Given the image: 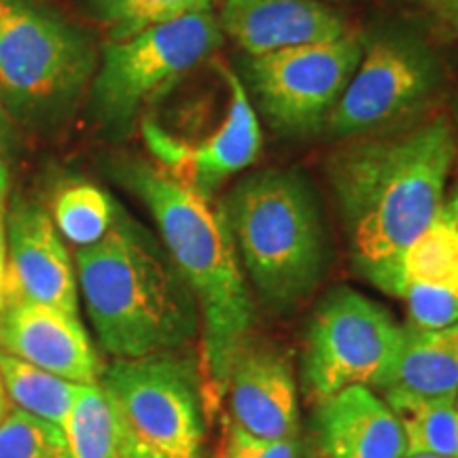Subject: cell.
Instances as JSON below:
<instances>
[{"instance_id":"1","label":"cell","mask_w":458,"mask_h":458,"mask_svg":"<svg viewBox=\"0 0 458 458\" xmlns=\"http://www.w3.org/2000/svg\"><path fill=\"white\" fill-rule=\"evenodd\" d=\"M456 165L450 113L340 142L325 162L354 272L403 297V259L445 198Z\"/></svg>"},{"instance_id":"2","label":"cell","mask_w":458,"mask_h":458,"mask_svg":"<svg viewBox=\"0 0 458 458\" xmlns=\"http://www.w3.org/2000/svg\"><path fill=\"white\" fill-rule=\"evenodd\" d=\"M74 263L91 327L113 359L185 351L196 340V295L164 244L123 210H114L105 238L77 250Z\"/></svg>"},{"instance_id":"3","label":"cell","mask_w":458,"mask_h":458,"mask_svg":"<svg viewBox=\"0 0 458 458\" xmlns=\"http://www.w3.org/2000/svg\"><path fill=\"white\" fill-rule=\"evenodd\" d=\"M114 170L153 215L165 253L196 295L206 368L216 391L223 393L233 360L249 342L255 303L221 206L213 208L210 199L159 164L128 159Z\"/></svg>"},{"instance_id":"4","label":"cell","mask_w":458,"mask_h":458,"mask_svg":"<svg viewBox=\"0 0 458 458\" xmlns=\"http://www.w3.org/2000/svg\"><path fill=\"white\" fill-rule=\"evenodd\" d=\"M219 206L240 267L263 306L284 314L318 289L329 274L331 238L320 199L303 172H250Z\"/></svg>"},{"instance_id":"5","label":"cell","mask_w":458,"mask_h":458,"mask_svg":"<svg viewBox=\"0 0 458 458\" xmlns=\"http://www.w3.org/2000/svg\"><path fill=\"white\" fill-rule=\"evenodd\" d=\"M96 68L94 43L81 28L32 0H0V105L13 122H66Z\"/></svg>"},{"instance_id":"6","label":"cell","mask_w":458,"mask_h":458,"mask_svg":"<svg viewBox=\"0 0 458 458\" xmlns=\"http://www.w3.org/2000/svg\"><path fill=\"white\" fill-rule=\"evenodd\" d=\"M359 66L331 108L323 134L344 142L403 128L435 113L448 83L445 62L422 32L386 24L363 32Z\"/></svg>"},{"instance_id":"7","label":"cell","mask_w":458,"mask_h":458,"mask_svg":"<svg viewBox=\"0 0 458 458\" xmlns=\"http://www.w3.org/2000/svg\"><path fill=\"white\" fill-rule=\"evenodd\" d=\"M221 45L219 17L213 11L148 28L125 41H108L89 83L91 114L108 134L125 136L142 108Z\"/></svg>"},{"instance_id":"8","label":"cell","mask_w":458,"mask_h":458,"mask_svg":"<svg viewBox=\"0 0 458 458\" xmlns=\"http://www.w3.org/2000/svg\"><path fill=\"white\" fill-rule=\"evenodd\" d=\"M98 385L159 458H204V394L191 354L168 351L113 359L102 368Z\"/></svg>"},{"instance_id":"9","label":"cell","mask_w":458,"mask_h":458,"mask_svg":"<svg viewBox=\"0 0 458 458\" xmlns=\"http://www.w3.org/2000/svg\"><path fill=\"white\" fill-rule=\"evenodd\" d=\"M403 327L385 306L351 286L325 293L308 318L303 380L318 401L348 386L385 388L397 363Z\"/></svg>"},{"instance_id":"10","label":"cell","mask_w":458,"mask_h":458,"mask_svg":"<svg viewBox=\"0 0 458 458\" xmlns=\"http://www.w3.org/2000/svg\"><path fill=\"white\" fill-rule=\"evenodd\" d=\"M363 41V32L351 30L329 43L246 55L242 83L280 136L320 134L357 71Z\"/></svg>"},{"instance_id":"11","label":"cell","mask_w":458,"mask_h":458,"mask_svg":"<svg viewBox=\"0 0 458 458\" xmlns=\"http://www.w3.org/2000/svg\"><path fill=\"white\" fill-rule=\"evenodd\" d=\"M32 301L79 317V283L62 236L41 206L21 202L7 216V303Z\"/></svg>"},{"instance_id":"12","label":"cell","mask_w":458,"mask_h":458,"mask_svg":"<svg viewBox=\"0 0 458 458\" xmlns=\"http://www.w3.org/2000/svg\"><path fill=\"white\" fill-rule=\"evenodd\" d=\"M0 351L74 385H94L102 371L81 318L43 303L9 301L4 306Z\"/></svg>"},{"instance_id":"13","label":"cell","mask_w":458,"mask_h":458,"mask_svg":"<svg viewBox=\"0 0 458 458\" xmlns=\"http://www.w3.org/2000/svg\"><path fill=\"white\" fill-rule=\"evenodd\" d=\"M219 26L250 57L329 43L352 30L323 0H223Z\"/></svg>"},{"instance_id":"14","label":"cell","mask_w":458,"mask_h":458,"mask_svg":"<svg viewBox=\"0 0 458 458\" xmlns=\"http://www.w3.org/2000/svg\"><path fill=\"white\" fill-rule=\"evenodd\" d=\"M225 391L233 425L261 439H297V388L283 354L246 342L229 369Z\"/></svg>"},{"instance_id":"15","label":"cell","mask_w":458,"mask_h":458,"mask_svg":"<svg viewBox=\"0 0 458 458\" xmlns=\"http://www.w3.org/2000/svg\"><path fill=\"white\" fill-rule=\"evenodd\" d=\"M317 433L323 458H405L399 418L368 386L318 401Z\"/></svg>"},{"instance_id":"16","label":"cell","mask_w":458,"mask_h":458,"mask_svg":"<svg viewBox=\"0 0 458 458\" xmlns=\"http://www.w3.org/2000/svg\"><path fill=\"white\" fill-rule=\"evenodd\" d=\"M223 79L229 88L227 117L208 139L193 147L185 179L206 199L227 179L249 168L261 153L259 119L242 79L227 68Z\"/></svg>"},{"instance_id":"17","label":"cell","mask_w":458,"mask_h":458,"mask_svg":"<svg viewBox=\"0 0 458 458\" xmlns=\"http://www.w3.org/2000/svg\"><path fill=\"white\" fill-rule=\"evenodd\" d=\"M382 393L437 399L458 393V320L442 329L403 327L393 376Z\"/></svg>"},{"instance_id":"18","label":"cell","mask_w":458,"mask_h":458,"mask_svg":"<svg viewBox=\"0 0 458 458\" xmlns=\"http://www.w3.org/2000/svg\"><path fill=\"white\" fill-rule=\"evenodd\" d=\"M64 433L74 458H159L131 431L98 382L79 386Z\"/></svg>"},{"instance_id":"19","label":"cell","mask_w":458,"mask_h":458,"mask_svg":"<svg viewBox=\"0 0 458 458\" xmlns=\"http://www.w3.org/2000/svg\"><path fill=\"white\" fill-rule=\"evenodd\" d=\"M405 286L458 293V182L445 193L437 215L405 253L403 289Z\"/></svg>"},{"instance_id":"20","label":"cell","mask_w":458,"mask_h":458,"mask_svg":"<svg viewBox=\"0 0 458 458\" xmlns=\"http://www.w3.org/2000/svg\"><path fill=\"white\" fill-rule=\"evenodd\" d=\"M385 401L403 428L405 458L416 454L458 458L456 397L422 399L385 393Z\"/></svg>"},{"instance_id":"21","label":"cell","mask_w":458,"mask_h":458,"mask_svg":"<svg viewBox=\"0 0 458 458\" xmlns=\"http://www.w3.org/2000/svg\"><path fill=\"white\" fill-rule=\"evenodd\" d=\"M0 377H3L4 391L15 410L54 422L62 428L66 427L81 385H74L66 377L49 374L41 368H34L26 360L3 351H0Z\"/></svg>"},{"instance_id":"22","label":"cell","mask_w":458,"mask_h":458,"mask_svg":"<svg viewBox=\"0 0 458 458\" xmlns=\"http://www.w3.org/2000/svg\"><path fill=\"white\" fill-rule=\"evenodd\" d=\"M215 0H85L88 13L108 32L111 43L185 15L213 11Z\"/></svg>"},{"instance_id":"23","label":"cell","mask_w":458,"mask_h":458,"mask_svg":"<svg viewBox=\"0 0 458 458\" xmlns=\"http://www.w3.org/2000/svg\"><path fill=\"white\" fill-rule=\"evenodd\" d=\"M114 210L117 206L100 187L91 182H71L57 191L51 221L62 238L83 249L106 236L114 221Z\"/></svg>"},{"instance_id":"24","label":"cell","mask_w":458,"mask_h":458,"mask_svg":"<svg viewBox=\"0 0 458 458\" xmlns=\"http://www.w3.org/2000/svg\"><path fill=\"white\" fill-rule=\"evenodd\" d=\"M0 458H74L64 428L9 410L0 420Z\"/></svg>"},{"instance_id":"25","label":"cell","mask_w":458,"mask_h":458,"mask_svg":"<svg viewBox=\"0 0 458 458\" xmlns=\"http://www.w3.org/2000/svg\"><path fill=\"white\" fill-rule=\"evenodd\" d=\"M408 303L410 323L420 329H442L458 320V293L428 286H405L403 297Z\"/></svg>"},{"instance_id":"26","label":"cell","mask_w":458,"mask_h":458,"mask_svg":"<svg viewBox=\"0 0 458 458\" xmlns=\"http://www.w3.org/2000/svg\"><path fill=\"white\" fill-rule=\"evenodd\" d=\"M221 458H300V442L297 439H261L232 425Z\"/></svg>"},{"instance_id":"27","label":"cell","mask_w":458,"mask_h":458,"mask_svg":"<svg viewBox=\"0 0 458 458\" xmlns=\"http://www.w3.org/2000/svg\"><path fill=\"white\" fill-rule=\"evenodd\" d=\"M142 134H145L147 147L151 148V153L156 156L157 164L168 172H172L176 179L185 182L193 147L187 145V142H182L181 139H176V136L168 134V131L162 130L153 122L142 123Z\"/></svg>"},{"instance_id":"28","label":"cell","mask_w":458,"mask_h":458,"mask_svg":"<svg viewBox=\"0 0 458 458\" xmlns=\"http://www.w3.org/2000/svg\"><path fill=\"white\" fill-rule=\"evenodd\" d=\"M403 3L418 11H422V13L431 15L435 21H437L439 17H444L445 13H450L452 9L458 7V0H403Z\"/></svg>"},{"instance_id":"29","label":"cell","mask_w":458,"mask_h":458,"mask_svg":"<svg viewBox=\"0 0 458 458\" xmlns=\"http://www.w3.org/2000/svg\"><path fill=\"white\" fill-rule=\"evenodd\" d=\"M7 306V227L0 213V314Z\"/></svg>"},{"instance_id":"30","label":"cell","mask_w":458,"mask_h":458,"mask_svg":"<svg viewBox=\"0 0 458 458\" xmlns=\"http://www.w3.org/2000/svg\"><path fill=\"white\" fill-rule=\"evenodd\" d=\"M437 24L445 38H450V41H458V7L452 9L450 13H445L444 17H439Z\"/></svg>"},{"instance_id":"31","label":"cell","mask_w":458,"mask_h":458,"mask_svg":"<svg viewBox=\"0 0 458 458\" xmlns=\"http://www.w3.org/2000/svg\"><path fill=\"white\" fill-rule=\"evenodd\" d=\"M13 139H15L13 119L9 117V113L4 111V106L0 105V147H11Z\"/></svg>"},{"instance_id":"32","label":"cell","mask_w":458,"mask_h":458,"mask_svg":"<svg viewBox=\"0 0 458 458\" xmlns=\"http://www.w3.org/2000/svg\"><path fill=\"white\" fill-rule=\"evenodd\" d=\"M7 193H9V172L4 168L3 159H0V213H3L4 202H7Z\"/></svg>"},{"instance_id":"33","label":"cell","mask_w":458,"mask_h":458,"mask_svg":"<svg viewBox=\"0 0 458 458\" xmlns=\"http://www.w3.org/2000/svg\"><path fill=\"white\" fill-rule=\"evenodd\" d=\"M9 397H7V391H4V385H3V377H0V420H3L4 416H7L9 411Z\"/></svg>"},{"instance_id":"34","label":"cell","mask_w":458,"mask_h":458,"mask_svg":"<svg viewBox=\"0 0 458 458\" xmlns=\"http://www.w3.org/2000/svg\"><path fill=\"white\" fill-rule=\"evenodd\" d=\"M450 119H452V128H454V142H456V164H458V98L454 100V106L450 111Z\"/></svg>"},{"instance_id":"35","label":"cell","mask_w":458,"mask_h":458,"mask_svg":"<svg viewBox=\"0 0 458 458\" xmlns=\"http://www.w3.org/2000/svg\"><path fill=\"white\" fill-rule=\"evenodd\" d=\"M408 458H442V456H433V454H416V456H408Z\"/></svg>"},{"instance_id":"36","label":"cell","mask_w":458,"mask_h":458,"mask_svg":"<svg viewBox=\"0 0 458 458\" xmlns=\"http://www.w3.org/2000/svg\"><path fill=\"white\" fill-rule=\"evenodd\" d=\"M456 405H458V393H456Z\"/></svg>"},{"instance_id":"37","label":"cell","mask_w":458,"mask_h":458,"mask_svg":"<svg viewBox=\"0 0 458 458\" xmlns=\"http://www.w3.org/2000/svg\"><path fill=\"white\" fill-rule=\"evenodd\" d=\"M323 3H331V0H323Z\"/></svg>"}]
</instances>
